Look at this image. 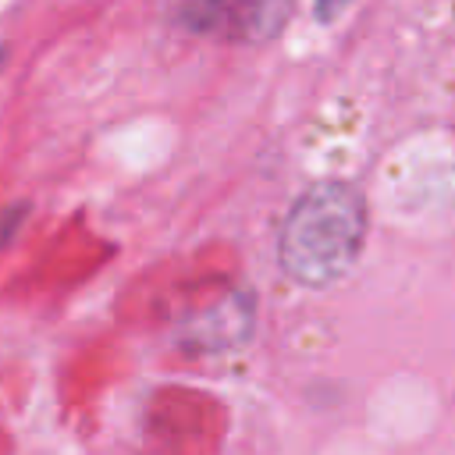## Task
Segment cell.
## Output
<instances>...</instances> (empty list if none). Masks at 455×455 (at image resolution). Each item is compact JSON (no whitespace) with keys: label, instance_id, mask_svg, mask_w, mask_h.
<instances>
[{"label":"cell","instance_id":"3957f363","mask_svg":"<svg viewBox=\"0 0 455 455\" xmlns=\"http://www.w3.org/2000/svg\"><path fill=\"white\" fill-rule=\"evenodd\" d=\"M352 4H355V0H316V4H313V11H316V18H320V21H334V18H338L341 11H348Z\"/></svg>","mask_w":455,"mask_h":455},{"label":"cell","instance_id":"7a4b0ae2","mask_svg":"<svg viewBox=\"0 0 455 455\" xmlns=\"http://www.w3.org/2000/svg\"><path fill=\"white\" fill-rule=\"evenodd\" d=\"M291 14V0H181L178 18L199 32L228 43H267Z\"/></svg>","mask_w":455,"mask_h":455},{"label":"cell","instance_id":"6da1fadb","mask_svg":"<svg viewBox=\"0 0 455 455\" xmlns=\"http://www.w3.org/2000/svg\"><path fill=\"white\" fill-rule=\"evenodd\" d=\"M366 242V203L345 181L309 185L288 210L277 256L291 281L323 288L345 277Z\"/></svg>","mask_w":455,"mask_h":455}]
</instances>
